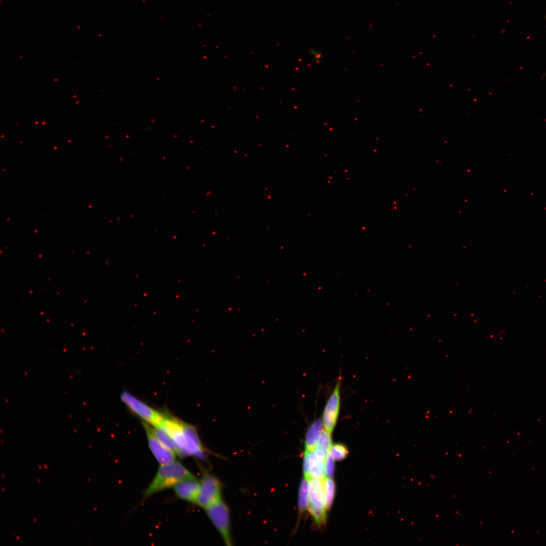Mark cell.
Segmentation results:
<instances>
[{
	"instance_id": "5",
	"label": "cell",
	"mask_w": 546,
	"mask_h": 546,
	"mask_svg": "<svg viewBox=\"0 0 546 546\" xmlns=\"http://www.w3.org/2000/svg\"><path fill=\"white\" fill-rule=\"evenodd\" d=\"M207 514L228 545L231 543L229 510L222 500L206 509Z\"/></svg>"
},
{
	"instance_id": "8",
	"label": "cell",
	"mask_w": 546,
	"mask_h": 546,
	"mask_svg": "<svg viewBox=\"0 0 546 546\" xmlns=\"http://www.w3.org/2000/svg\"><path fill=\"white\" fill-rule=\"evenodd\" d=\"M326 462L317 458L314 450L305 449L303 460L304 478L307 480L311 478H325Z\"/></svg>"
},
{
	"instance_id": "15",
	"label": "cell",
	"mask_w": 546,
	"mask_h": 546,
	"mask_svg": "<svg viewBox=\"0 0 546 546\" xmlns=\"http://www.w3.org/2000/svg\"><path fill=\"white\" fill-rule=\"evenodd\" d=\"M308 509L318 525L325 524L327 519L326 509L317 507L309 503Z\"/></svg>"
},
{
	"instance_id": "6",
	"label": "cell",
	"mask_w": 546,
	"mask_h": 546,
	"mask_svg": "<svg viewBox=\"0 0 546 546\" xmlns=\"http://www.w3.org/2000/svg\"><path fill=\"white\" fill-rule=\"evenodd\" d=\"M340 380H338L325 406L323 424L325 430L331 434L336 425L340 406Z\"/></svg>"
},
{
	"instance_id": "14",
	"label": "cell",
	"mask_w": 546,
	"mask_h": 546,
	"mask_svg": "<svg viewBox=\"0 0 546 546\" xmlns=\"http://www.w3.org/2000/svg\"><path fill=\"white\" fill-rule=\"evenodd\" d=\"M331 434L324 430L318 439L314 450L321 452L327 456L332 445Z\"/></svg>"
},
{
	"instance_id": "17",
	"label": "cell",
	"mask_w": 546,
	"mask_h": 546,
	"mask_svg": "<svg viewBox=\"0 0 546 546\" xmlns=\"http://www.w3.org/2000/svg\"><path fill=\"white\" fill-rule=\"evenodd\" d=\"M330 452L334 459L336 461H341L345 459L348 453L346 446L341 444H335L332 445Z\"/></svg>"
},
{
	"instance_id": "11",
	"label": "cell",
	"mask_w": 546,
	"mask_h": 546,
	"mask_svg": "<svg viewBox=\"0 0 546 546\" xmlns=\"http://www.w3.org/2000/svg\"><path fill=\"white\" fill-rule=\"evenodd\" d=\"M323 422L317 419L313 421L308 427L305 439L306 449L314 450L318 439L324 431Z\"/></svg>"
},
{
	"instance_id": "9",
	"label": "cell",
	"mask_w": 546,
	"mask_h": 546,
	"mask_svg": "<svg viewBox=\"0 0 546 546\" xmlns=\"http://www.w3.org/2000/svg\"><path fill=\"white\" fill-rule=\"evenodd\" d=\"M200 482L195 478L184 480L174 487L176 496L184 500L196 503L200 491Z\"/></svg>"
},
{
	"instance_id": "4",
	"label": "cell",
	"mask_w": 546,
	"mask_h": 546,
	"mask_svg": "<svg viewBox=\"0 0 546 546\" xmlns=\"http://www.w3.org/2000/svg\"><path fill=\"white\" fill-rule=\"evenodd\" d=\"M200 491L196 504L206 509L221 500V485L213 476L205 473L200 482Z\"/></svg>"
},
{
	"instance_id": "16",
	"label": "cell",
	"mask_w": 546,
	"mask_h": 546,
	"mask_svg": "<svg viewBox=\"0 0 546 546\" xmlns=\"http://www.w3.org/2000/svg\"><path fill=\"white\" fill-rule=\"evenodd\" d=\"M327 510L329 509L332 504L335 493V484L334 481L331 478L326 477L325 478Z\"/></svg>"
},
{
	"instance_id": "12",
	"label": "cell",
	"mask_w": 546,
	"mask_h": 546,
	"mask_svg": "<svg viewBox=\"0 0 546 546\" xmlns=\"http://www.w3.org/2000/svg\"><path fill=\"white\" fill-rule=\"evenodd\" d=\"M152 430L157 439L162 444L177 454L178 448L174 440L163 428L153 427Z\"/></svg>"
},
{
	"instance_id": "7",
	"label": "cell",
	"mask_w": 546,
	"mask_h": 546,
	"mask_svg": "<svg viewBox=\"0 0 546 546\" xmlns=\"http://www.w3.org/2000/svg\"><path fill=\"white\" fill-rule=\"evenodd\" d=\"M148 443L152 453L160 465L175 461V453L162 444L153 433L152 428L147 423H144Z\"/></svg>"
},
{
	"instance_id": "19",
	"label": "cell",
	"mask_w": 546,
	"mask_h": 546,
	"mask_svg": "<svg viewBox=\"0 0 546 546\" xmlns=\"http://www.w3.org/2000/svg\"><path fill=\"white\" fill-rule=\"evenodd\" d=\"M309 53L315 62H320L323 57V53L314 48H310L309 50Z\"/></svg>"
},
{
	"instance_id": "3",
	"label": "cell",
	"mask_w": 546,
	"mask_h": 546,
	"mask_svg": "<svg viewBox=\"0 0 546 546\" xmlns=\"http://www.w3.org/2000/svg\"><path fill=\"white\" fill-rule=\"evenodd\" d=\"M122 401L134 414L153 427L162 425L166 415L152 408L144 402L124 391L120 395Z\"/></svg>"
},
{
	"instance_id": "10",
	"label": "cell",
	"mask_w": 546,
	"mask_h": 546,
	"mask_svg": "<svg viewBox=\"0 0 546 546\" xmlns=\"http://www.w3.org/2000/svg\"><path fill=\"white\" fill-rule=\"evenodd\" d=\"M307 481L309 503L317 507L326 509L325 478H311Z\"/></svg>"
},
{
	"instance_id": "18",
	"label": "cell",
	"mask_w": 546,
	"mask_h": 546,
	"mask_svg": "<svg viewBox=\"0 0 546 546\" xmlns=\"http://www.w3.org/2000/svg\"><path fill=\"white\" fill-rule=\"evenodd\" d=\"M334 459L330 451L329 452L326 462V472L328 477L332 478L334 474Z\"/></svg>"
},
{
	"instance_id": "1",
	"label": "cell",
	"mask_w": 546,
	"mask_h": 546,
	"mask_svg": "<svg viewBox=\"0 0 546 546\" xmlns=\"http://www.w3.org/2000/svg\"><path fill=\"white\" fill-rule=\"evenodd\" d=\"M195 478L181 464L174 461L160 465L153 480L144 492L147 498L165 489L173 487L178 482Z\"/></svg>"
},
{
	"instance_id": "13",
	"label": "cell",
	"mask_w": 546,
	"mask_h": 546,
	"mask_svg": "<svg viewBox=\"0 0 546 546\" xmlns=\"http://www.w3.org/2000/svg\"><path fill=\"white\" fill-rule=\"evenodd\" d=\"M308 481L304 478L300 483L299 488L298 498L299 514H302L308 509Z\"/></svg>"
},
{
	"instance_id": "2",
	"label": "cell",
	"mask_w": 546,
	"mask_h": 546,
	"mask_svg": "<svg viewBox=\"0 0 546 546\" xmlns=\"http://www.w3.org/2000/svg\"><path fill=\"white\" fill-rule=\"evenodd\" d=\"M170 435L177 447L178 455L194 456L202 460L205 458L203 446L194 426L183 422Z\"/></svg>"
}]
</instances>
